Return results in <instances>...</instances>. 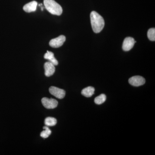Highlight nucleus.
Listing matches in <instances>:
<instances>
[{
	"instance_id": "8",
	"label": "nucleus",
	"mask_w": 155,
	"mask_h": 155,
	"mask_svg": "<svg viewBox=\"0 0 155 155\" xmlns=\"http://www.w3.org/2000/svg\"><path fill=\"white\" fill-rule=\"evenodd\" d=\"M45 75L47 77L51 76L55 71V68L54 64L50 62H46L44 65Z\"/></svg>"
},
{
	"instance_id": "3",
	"label": "nucleus",
	"mask_w": 155,
	"mask_h": 155,
	"mask_svg": "<svg viewBox=\"0 0 155 155\" xmlns=\"http://www.w3.org/2000/svg\"><path fill=\"white\" fill-rule=\"evenodd\" d=\"M41 103L45 108L48 109H54L58 105V102L57 100L52 98H43L41 99Z\"/></svg>"
},
{
	"instance_id": "5",
	"label": "nucleus",
	"mask_w": 155,
	"mask_h": 155,
	"mask_svg": "<svg viewBox=\"0 0 155 155\" xmlns=\"http://www.w3.org/2000/svg\"><path fill=\"white\" fill-rule=\"evenodd\" d=\"M49 91L51 94L60 99L64 98L66 95V92L64 90L56 87H51L49 88Z\"/></svg>"
},
{
	"instance_id": "15",
	"label": "nucleus",
	"mask_w": 155,
	"mask_h": 155,
	"mask_svg": "<svg viewBox=\"0 0 155 155\" xmlns=\"http://www.w3.org/2000/svg\"><path fill=\"white\" fill-rule=\"evenodd\" d=\"M147 36L149 39L151 41H155V28H150L147 32Z\"/></svg>"
},
{
	"instance_id": "6",
	"label": "nucleus",
	"mask_w": 155,
	"mask_h": 155,
	"mask_svg": "<svg viewBox=\"0 0 155 155\" xmlns=\"http://www.w3.org/2000/svg\"><path fill=\"white\" fill-rule=\"evenodd\" d=\"M145 79L144 78L140 76H134L130 78L128 82L133 86L138 87L143 85L145 83Z\"/></svg>"
},
{
	"instance_id": "13",
	"label": "nucleus",
	"mask_w": 155,
	"mask_h": 155,
	"mask_svg": "<svg viewBox=\"0 0 155 155\" xmlns=\"http://www.w3.org/2000/svg\"><path fill=\"white\" fill-rule=\"evenodd\" d=\"M106 100V96L105 95L101 94L95 98L94 102L97 104L101 105L105 102Z\"/></svg>"
},
{
	"instance_id": "12",
	"label": "nucleus",
	"mask_w": 155,
	"mask_h": 155,
	"mask_svg": "<svg viewBox=\"0 0 155 155\" xmlns=\"http://www.w3.org/2000/svg\"><path fill=\"white\" fill-rule=\"evenodd\" d=\"M57 120L55 118L49 117L45 119V125L47 126H53L57 124Z\"/></svg>"
},
{
	"instance_id": "1",
	"label": "nucleus",
	"mask_w": 155,
	"mask_h": 155,
	"mask_svg": "<svg viewBox=\"0 0 155 155\" xmlns=\"http://www.w3.org/2000/svg\"><path fill=\"white\" fill-rule=\"evenodd\" d=\"M90 18L93 30L95 33H99L104 26V19L99 14L94 11L91 13Z\"/></svg>"
},
{
	"instance_id": "14",
	"label": "nucleus",
	"mask_w": 155,
	"mask_h": 155,
	"mask_svg": "<svg viewBox=\"0 0 155 155\" xmlns=\"http://www.w3.org/2000/svg\"><path fill=\"white\" fill-rule=\"evenodd\" d=\"M43 129H45V130L41 133V137L44 138H48L51 133V131L47 126L44 127Z\"/></svg>"
},
{
	"instance_id": "10",
	"label": "nucleus",
	"mask_w": 155,
	"mask_h": 155,
	"mask_svg": "<svg viewBox=\"0 0 155 155\" xmlns=\"http://www.w3.org/2000/svg\"><path fill=\"white\" fill-rule=\"evenodd\" d=\"M44 58L45 59L48 60L49 61V62L51 63L54 66H57L58 64V61L54 58V53L52 52L47 51V53L45 54Z\"/></svg>"
},
{
	"instance_id": "11",
	"label": "nucleus",
	"mask_w": 155,
	"mask_h": 155,
	"mask_svg": "<svg viewBox=\"0 0 155 155\" xmlns=\"http://www.w3.org/2000/svg\"><path fill=\"white\" fill-rule=\"evenodd\" d=\"M94 88L92 87H88L83 89L81 91V94L87 97H90L94 94Z\"/></svg>"
},
{
	"instance_id": "4",
	"label": "nucleus",
	"mask_w": 155,
	"mask_h": 155,
	"mask_svg": "<svg viewBox=\"0 0 155 155\" xmlns=\"http://www.w3.org/2000/svg\"><path fill=\"white\" fill-rule=\"evenodd\" d=\"M66 39V37L63 35H60L56 38L51 40L49 42L50 46L54 48L61 47L64 44Z\"/></svg>"
},
{
	"instance_id": "7",
	"label": "nucleus",
	"mask_w": 155,
	"mask_h": 155,
	"mask_svg": "<svg viewBox=\"0 0 155 155\" xmlns=\"http://www.w3.org/2000/svg\"><path fill=\"white\" fill-rule=\"evenodd\" d=\"M136 41L133 38L127 37L124 40L122 45V49L125 51H130L133 48Z\"/></svg>"
},
{
	"instance_id": "9",
	"label": "nucleus",
	"mask_w": 155,
	"mask_h": 155,
	"mask_svg": "<svg viewBox=\"0 0 155 155\" xmlns=\"http://www.w3.org/2000/svg\"><path fill=\"white\" fill-rule=\"evenodd\" d=\"M38 3L36 1H32L26 4L23 7V10L27 13L34 12L36 10Z\"/></svg>"
},
{
	"instance_id": "2",
	"label": "nucleus",
	"mask_w": 155,
	"mask_h": 155,
	"mask_svg": "<svg viewBox=\"0 0 155 155\" xmlns=\"http://www.w3.org/2000/svg\"><path fill=\"white\" fill-rule=\"evenodd\" d=\"M44 4L46 10L53 15L60 16L63 13L61 6L54 0H44Z\"/></svg>"
}]
</instances>
